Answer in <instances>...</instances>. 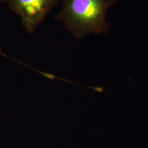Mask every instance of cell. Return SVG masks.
<instances>
[{
    "instance_id": "cell-1",
    "label": "cell",
    "mask_w": 148,
    "mask_h": 148,
    "mask_svg": "<svg viewBox=\"0 0 148 148\" xmlns=\"http://www.w3.org/2000/svg\"><path fill=\"white\" fill-rule=\"evenodd\" d=\"M116 0H62L54 16L77 40L90 34H107L111 25L106 20L108 10Z\"/></svg>"
},
{
    "instance_id": "cell-2",
    "label": "cell",
    "mask_w": 148,
    "mask_h": 148,
    "mask_svg": "<svg viewBox=\"0 0 148 148\" xmlns=\"http://www.w3.org/2000/svg\"><path fill=\"white\" fill-rule=\"evenodd\" d=\"M11 10L20 16L24 29L32 34L45 21L59 0H8Z\"/></svg>"
},
{
    "instance_id": "cell-3",
    "label": "cell",
    "mask_w": 148,
    "mask_h": 148,
    "mask_svg": "<svg viewBox=\"0 0 148 148\" xmlns=\"http://www.w3.org/2000/svg\"><path fill=\"white\" fill-rule=\"evenodd\" d=\"M0 54H1V55H3V54L1 53V49H0Z\"/></svg>"
}]
</instances>
